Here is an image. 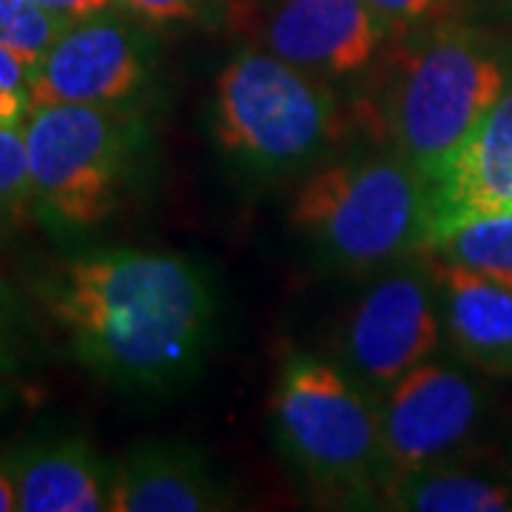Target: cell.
<instances>
[{
  "instance_id": "6da1fadb",
  "label": "cell",
  "mask_w": 512,
  "mask_h": 512,
  "mask_svg": "<svg viewBox=\"0 0 512 512\" xmlns=\"http://www.w3.org/2000/svg\"><path fill=\"white\" fill-rule=\"evenodd\" d=\"M40 302L80 365L131 390L188 382L217 325V296L197 262L137 248L57 262L40 282Z\"/></svg>"
},
{
  "instance_id": "7a4b0ae2",
  "label": "cell",
  "mask_w": 512,
  "mask_h": 512,
  "mask_svg": "<svg viewBox=\"0 0 512 512\" xmlns=\"http://www.w3.org/2000/svg\"><path fill=\"white\" fill-rule=\"evenodd\" d=\"M507 72L484 40L441 26L393 60L382 109L373 117L430 185L501 100Z\"/></svg>"
},
{
  "instance_id": "3957f363",
  "label": "cell",
  "mask_w": 512,
  "mask_h": 512,
  "mask_svg": "<svg viewBox=\"0 0 512 512\" xmlns=\"http://www.w3.org/2000/svg\"><path fill=\"white\" fill-rule=\"evenodd\" d=\"M293 225L325 262L365 274L427 239V183L399 154L322 165L296 191Z\"/></svg>"
},
{
  "instance_id": "277c9868",
  "label": "cell",
  "mask_w": 512,
  "mask_h": 512,
  "mask_svg": "<svg viewBox=\"0 0 512 512\" xmlns=\"http://www.w3.org/2000/svg\"><path fill=\"white\" fill-rule=\"evenodd\" d=\"M271 419L285 458L316 493L345 504L382 498L379 407L345 370L293 356L279 370Z\"/></svg>"
},
{
  "instance_id": "5b68a950",
  "label": "cell",
  "mask_w": 512,
  "mask_h": 512,
  "mask_svg": "<svg viewBox=\"0 0 512 512\" xmlns=\"http://www.w3.org/2000/svg\"><path fill=\"white\" fill-rule=\"evenodd\" d=\"M23 140L32 205L43 220L89 231L120 208L134 180L140 128L117 103L37 106Z\"/></svg>"
},
{
  "instance_id": "8992f818",
  "label": "cell",
  "mask_w": 512,
  "mask_h": 512,
  "mask_svg": "<svg viewBox=\"0 0 512 512\" xmlns=\"http://www.w3.org/2000/svg\"><path fill=\"white\" fill-rule=\"evenodd\" d=\"M220 148L256 174H282L325 154L339 137V106L322 77L282 57L245 49L214 86Z\"/></svg>"
},
{
  "instance_id": "52a82bcc",
  "label": "cell",
  "mask_w": 512,
  "mask_h": 512,
  "mask_svg": "<svg viewBox=\"0 0 512 512\" xmlns=\"http://www.w3.org/2000/svg\"><path fill=\"white\" fill-rule=\"evenodd\" d=\"M441 345L436 279L421 271L382 276L350 311L342 333L345 373L382 396Z\"/></svg>"
},
{
  "instance_id": "ba28073f",
  "label": "cell",
  "mask_w": 512,
  "mask_h": 512,
  "mask_svg": "<svg viewBox=\"0 0 512 512\" xmlns=\"http://www.w3.org/2000/svg\"><path fill=\"white\" fill-rule=\"evenodd\" d=\"M478 416L481 396L464 373L436 362L413 367L379 404L384 487L453 453L470 439Z\"/></svg>"
},
{
  "instance_id": "9c48e42d",
  "label": "cell",
  "mask_w": 512,
  "mask_h": 512,
  "mask_svg": "<svg viewBox=\"0 0 512 512\" xmlns=\"http://www.w3.org/2000/svg\"><path fill=\"white\" fill-rule=\"evenodd\" d=\"M148 57L146 35L126 20L106 12L72 20L37 60L29 83L32 109L57 103H123L146 83Z\"/></svg>"
},
{
  "instance_id": "30bf717a",
  "label": "cell",
  "mask_w": 512,
  "mask_h": 512,
  "mask_svg": "<svg viewBox=\"0 0 512 512\" xmlns=\"http://www.w3.org/2000/svg\"><path fill=\"white\" fill-rule=\"evenodd\" d=\"M382 40L365 0H276L262 23L271 55L322 80L367 69Z\"/></svg>"
},
{
  "instance_id": "8fae6325",
  "label": "cell",
  "mask_w": 512,
  "mask_h": 512,
  "mask_svg": "<svg viewBox=\"0 0 512 512\" xmlns=\"http://www.w3.org/2000/svg\"><path fill=\"white\" fill-rule=\"evenodd\" d=\"M512 214V92L501 94L490 114L427 185L424 248L464 222Z\"/></svg>"
},
{
  "instance_id": "7c38bea8",
  "label": "cell",
  "mask_w": 512,
  "mask_h": 512,
  "mask_svg": "<svg viewBox=\"0 0 512 512\" xmlns=\"http://www.w3.org/2000/svg\"><path fill=\"white\" fill-rule=\"evenodd\" d=\"M231 507V493L208 458L188 444H143L111 473V512H211Z\"/></svg>"
},
{
  "instance_id": "4fadbf2b",
  "label": "cell",
  "mask_w": 512,
  "mask_h": 512,
  "mask_svg": "<svg viewBox=\"0 0 512 512\" xmlns=\"http://www.w3.org/2000/svg\"><path fill=\"white\" fill-rule=\"evenodd\" d=\"M430 274L458 356L490 373H512V276L473 271L439 256Z\"/></svg>"
},
{
  "instance_id": "5bb4252c",
  "label": "cell",
  "mask_w": 512,
  "mask_h": 512,
  "mask_svg": "<svg viewBox=\"0 0 512 512\" xmlns=\"http://www.w3.org/2000/svg\"><path fill=\"white\" fill-rule=\"evenodd\" d=\"M23 512L109 510L114 464L86 439L37 441L6 458Z\"/></svg>"
},
{
  "instance_id": "9a60e30c",
  "label": "cell",
  "mask_w": 512,
  "mask_h": 512,
  "mask_svg": "<svg viewBox=\"0 0 512 512\" xmlns=\"http://www.w3.org/2000/svg\"><path fill=\"white\" fill-rule=\"evenodd\" d=\"M382 501L393 510L419 512H498L510 510L512 493L490 478L424 467L384 487Z\"/></svg>"
},
{
  "instance_id": "2e32d148",
  "label": "cell",
  "mask_w": 512,
  "mask_h": 512,
  "mask_svg": "<svg viewBox=\"0 0 512 512\" xmlns=\"http://www.w3.org/2000/svg\"><path fill=\"white\" fill-rule=\"evenodd\" d=\"M439 259L473 271L512 276V214L464 222L427 245Z\"/></svg>"
},
{
  "instance_id": "e0dca14e",
  "label": "cell",
  "mask_w": 512,
  "mask_h": 512,
  "mask_svg": "<svg viewBox=\"0 0 512 512\" xmlns=\"http://www.w3.org/2000/svg\"><path fill=\"white\" fill-rule=\"evenodd\" d=\"M69 23V18H60L32 0H0V46L18 52L32 66H37Z\"/></svg>"
},
{
  "instance_id": "ac0fdd59",
  "label": "cell",
  "mask_w": 512,
  "mask_h": 512,
  "mask_svg": "<svg viewBox=\"0 0 512 512\" xmlns=\"http://www.w3.org/2000/svg\"><path fill=\"white\" fill-rule=\"evenodd\" d=\"M32 202L26 140L18 126H0V217Z\"/></svg>"
},
{
  "instance_id": "d6986e66",
  "label": "cell",
  "mask_w": 512,
  "mask_h": 512,
  "mask_svg": "<svg viewBox=\"0 0 512 512\" xmlns=\"http://www.w3.org/2000/svg\"><path fill=\"white\" fill-rule=\"evenodd\" d=\"M379 20L384 37H404L421 23H430L444 15L453 0H365Z\"/></svg>"
},
{
  "instance_id": "ffe728a7",
  "label": "cell",
  "mask_w": 512,
  "mask_h": 512,
  "mask_svg": "<svg viewBox=\"0 0 512 512\" xmlns=\"http://www.w3.org/2000/svg\"><path fill=\"white\" fill-rule=\"evenodd\" d=\"M134 15L151 23H171V20H191L200 12L202 0H120Z\"/></svg>"
},
{
  "instance_id": "44dd1931",
  "label": "cell",
  "mask_w": 512,
  "mask_h": 512,
  "mask_svg": "<svg viewBox=\"0 0 512 512\" xmlns=\"http://www.w3.org/2000/svg\"><path fill=\"white\" fill-rule=\"evenodd\" d=\"M32 72L35 66L29 60H23L18 52L0 46V83L15 89V92H26L29 94V83H32Z\"/></svg>"
},
{
  "instance_id": "7402d4cb",
  "label": "cell",
  "mask_w": 512,
  "mask_h": 512,
  "mask_svg": "<svg viewBox=\"0 0 512 512\" xmlns=\"http://www.w3.org/2000/svg\"><path fill=\"white\" fill-rule=\"evenodd\" d=\"M37 6L55 12L60 18L80 20V18H92V15H100L106 12L114 0H32Z\"/></svg>"
},
{
  "instance_id": "603a6c76",
  "label": "cell",
  "mask_w": 512,
  "mask_h": 512,
  "mask_svg": "<svg viewBox=\"0 0 512 512\" xmlns=\"http://www.w3.org/2000/svg\"><path fill=\"white\" fill-rule=\"evenodd\" d=\"M32 100L26 92H15L0 83V126H20L23 117H29Z\"/></svg>"
},
{
  "instance_id": "cb8c5ba5",
  "label": "cell",
  "mask_w": 512,
  "mask_h": 512,
  "mask_svg": "<svg viewBox=\"0 0 512 512\" xmlns=\"http://www.w3.org/2000/svg\"><path fill=\"white\" fill-rule=\"evenodd\" d=\"M18 510V490H15V481L9 473V464L3 461L0 464V512Z\"/></svg>"
},
{
  "instance_id": "d4e9b609",
  "label": "cell",
  "mask_w": 512,
  "mask_h": 512,
  "mask_svg": "<svg viewBox=\"0 0 512 512\" xmlns=\"http://www.w3.org/2000/svg\"><path fill=\"white\" fill-rule=\"evenodd\" d=\"M0 322H3V288H0Z\"/></svg>"
},
{
  "instance_id": "484cf974",
  "label": "cell",
  "mask_w": 512,
  "mask_h": 512,
  "mask_svg": "<svg viewBox=\"0 0 512 512\" xmlns=\"http://www.w3.org/2000/svg\"><path fill=\"white\" fill-rule=\"evenodd\" d=\"M225 3H239V0H225Z\"/></svg>"
}]
</instances>
